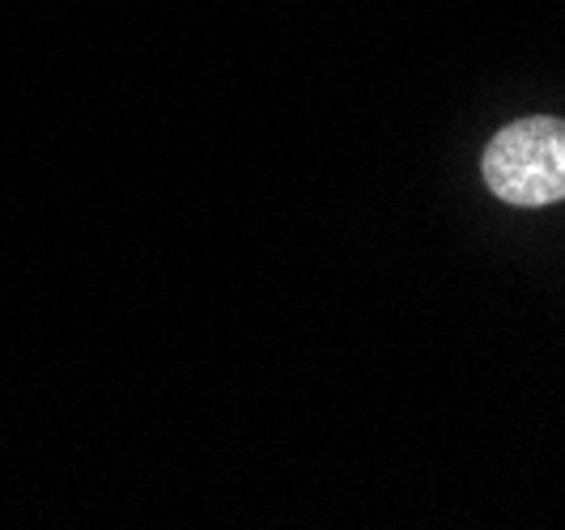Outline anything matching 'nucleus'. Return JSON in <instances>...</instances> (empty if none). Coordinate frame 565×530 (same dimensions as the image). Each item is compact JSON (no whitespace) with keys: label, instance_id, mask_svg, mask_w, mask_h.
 <instances>
[{"label":"nucleus","instance_id":"nucleus-1","mask_svg":"<svg viewBox=\"0 0 565 530\" xmlns=\"http://www.w3.org/2000/svg\"><path fill=\"white\" fill-rule=\"evenodd\" d=\"M484 187L514 208L565 199V119L532 115L502 128L484 149Z\"/></svg>","mask_w":565,"mask_h":530}]
</instances>
